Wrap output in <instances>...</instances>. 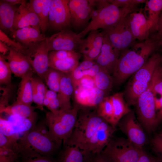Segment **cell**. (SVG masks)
Listing matches in <instances>:
<instances>
[{
  "instance_id": "obj_1",
  "label": "cell",
  "mask_w": 162,
  "mask_h": 162,
  "mask_svg": "<svg viewBox=\"0 0 162 162\" xmlns=\"http://www.w3.org/2000/svg\"><path fill=\"white\" fill-rule=\"evenodd\" d=\"M159 47L153 36L136 43L120 54L112 74L113 84L119 86L139 70Z\"/></svg>"
},
{
  "instance_id": "obj_2",
  "label": "cell",
  "mask_w": 162,
  "mask_h": 162,
  "mask_svg": "<svg viewBox=\"0 0 162 162\" xmlns=\"http://www.w3.org/2000/svg\"><path fill=\"white\" fill-rule=\"evenodd\" d=\"M62 141L50 134L45 119L24 133L17 141L22 146L30 148L41 155L51 157L58 151Z\"/></svg>"
},
{
  "instance_id": "obj_3",
  "label": "cell",
  "mask_w": 162,
  "mask_h": 162,
  "mask_svg": "<svg viewBox=\"0 0 162 162\" xmlns=\"http://www.w3.org/2000/svg\"><path fill=\"white\" fill-rule=\"evenodd\" d=\"M134 11L129 8H118L107 0H95L90 21L78 36L81 38L91 31L104 29Z\"/></svg>"
},
{
  "instance_id": "obj_4",
  "label": "cell",
  "mask_w": 162,
  "mask_h": 162,
  "mask_svg": "<svg viewBox=\"0 0 162 162\" xmlns=\"http://www.w3.org/2000/svg\"><path fill=\"white\" fill-rule=\"evenodd\" d=\"M161 61V55L155 52L131 76L123 93L129 106H135L139 97L148 88L154 71Z\"/></svg>"
},
{
  "instance_id": "obj_5",
  "label": "cell",
  "mask_w": 162,
  "mask_h": 162,
  "mask_svg": "<svg viewBox=\"0 0 162 162\" xmlns=\"http://www.w3.org/2000/svg\"><path fill=\"white\" fill-rule=\"evenodd\" d=\"M90 108L81 107L72 134L65 141L78 146L84 151L87 143L104 120L98 115L96 107Z\"/></svg>"
},
{
  "instance_id": "obj_6",
  "label": "cell",
  "mask_w": 162,
  "mask_h": 162,
  "mask_svg": "<svg viewBox=\"0 0 162 162\" xmlns=\"http://www.w3.org/2000/svg\"><path fill=\"white\" fill-rule=\"evenodd\" d=\"M81 106L75 104L72 108L53 113L46 112V122L50 134L64 142L71 136L75 125Z\"/></svg>"
},
{
  "instance_id": "obj_7",
  "label": "cell",
  "mask_w": 162,
  "mask_h": 162,
  "mask_svg": "<svg viewBox=\"0 0 162 162\" xmlns=\"http://www.w3.org/2000/svg\"><path fill=\"white\" fill-rule=\"evenodd\" d=\"M142 149L127 138L113 136L100 154L106 162H136Z\"/></svg>"
},
{
  "instance_id": "obj_8",
  "label": "cell",
  "mask_w": 162,
  "mask_h": 162,
  "mask_svg": "<svg viewBox=\"0 0 162 162\" xmlns=\"http://www.w3.org/2000/svg\"><path fill=\"white\" fill-rule=\"evenodd\" d=\"M154 97L149 84L147 89L139 97L135 105L139 122L148 133H151L157 127Z\"/></svg>"
},
{
  "instance_id": "obj_9",
  "label": "cell",
  "mask_w": 162,
  "mask_h": 162,
  "mask_svg": "<svg viewBox=\"0 0 162 162\" xmlns=\"http://www.w3.org/2000/svg\"><path fill=\"white\" fill-rule=\"evenodd\" d=\"M113 46L120 53L136 43L130 29L127 15L116 23L103 30Z\"/></svg>"
},
{
  "instance_id": "obj_10",
  "label": "cell",
  "mask_w": 162,
  "mask_h": 162,
  "mask_svg": "<svg viewBox=\"0 0 162 162\" xmlns=\"http://www.w3.org/2000/svg\"><path fill=\"white\" fill-rule=\"evenodd\" d=\"M117 125L134 145L142 148L147 142V138L141 125L137 122L133 111L131 110L124 116Z\"/></svg>"
},
{
  "instance_id": "obj_11",
  "label": "cell",
  "mask_w": 162,
  "mask_h": 162,
  "mask_svg": "<svg viewBox=\"0 0 162 162\" xmlns=\"http://www.w3.org/2000/svg\"><path fill=\"white\" fill-rule=\"evenodd\" d=\"M69 2L68 0H52L48 28L59 32L71 26Z\"/></svg>"
},
{
  "instance_id": "obj_12",
  "label": "cell",
  "mask_w": 162,
  "mask_h": 162,
  "mask_svg": "<svg viewBox=\"0 0 162 162\" xmlns=\"http://www.w3.org/2000/svg\"><path fill=\"white\" fill-rule=\"evenodd\" d=\"M49 52L46 38L40 43L26 49L23 53L28 57L34 73L43 81L49 68Z\"/></svg>"
},
{
  "instance_id": "obj_13",
  "label": "cell",
  "mask_w": 162,
  "mask_h": 162,
  "mask_svg": "<svg viewBox=\"0 0 162 162\" xmlns=\"http://www.w3.org/2000/svg\"><path fill=\"white\" fill-rule=\"evenodd\" d=\"M116 130V127L104 119L85 147L84 151L87 155L90 157L100 154L113 137Z\"/></svg>"
},
{
  "instance_id": "obj_14",
  "label": "cell",
  "mask_w": 162,
  "mask_h": 162,
  "mask_svg": "<svg viewBox=\"0 0 162 162\" xmlns=\"http://www.w3.org/2000/svg\"><path fill=\"white\" fill-rule=\"evenodd\" d=\"M82 40L70 28L63 29L47 38L49 52L61 50L76 52Z\"/></svg>"
},
{
  "instance_id": "obj_15",
  "label": "cell",
  "mask_w": 162,
  "mask_h": 162,
  "mask_svg": "<svg viewBox=\"0 0 162 162\" xmlns=\"http://www.w3.org/2000/svg\"><path fill=\"white\" fill-rule=\"evenodd\" d=\"M95 0H70L68 7L71 26L75 29L86 27L91 19Z\"/></svg>"
},
{
  "instance_id": "obj_16",
  "label": "cell",
  "mask_w": 162,
  "mask_h": 162,
  "mask_svg": "<svg viewBox=\"0 0 162 162\" xmlns=\"http://www.w3.org/2000/svg\"><path fill=\"white\" fill-rule=\"evenodd\" d=\"M103 42V34L98 30L90 32L82 40L79 52L83 55L84 60L94 61L99 55Z\"/></svg>"
},
{
  "instance_id": "obj_17",
  "label": "cell",
  "mask_w": 162,
  "mask_h": 162,
  "mask_svg": "<svg viewBox=\"0 0 162 162\" xmlns=\"http://www.w3.org/2000/svg\"><path fill=\"white\" fill-rule=\"evenodd\" d=\"M130 29L135 40L140 42L148 39L151 35V26L141 10L131 12L127 15Z\"/></svg>"
},
{
  "instance_id": "obj_18",
  "label": "cell",
  "mask_w": 162,
  "mask_h": 162,
  "mask_svg": "<svg viewBox=\"0 0 162 162\" xmlns=\"http://www.w3.org/2000/svg\"><path fill=\"white\" fill-rule=\"evenodd\" d=\"M28 26L40 30L38 16L31 8L29 2L22 0L15 13L13 30H16Z\"/></svg>"
},
{
  "instance_id": "obj_19",
  "label": "cell",
  "mask_w": 162,
  "mask_h": 162,
  "mask_svg": "<svg viewBox=\"0 0 162 162\" xmlns=\"http://www.w3.org/2000/svg\"><path fill=\"white\" fill-rule=\"evenodd\" d=\"M10 33L14 40L26 49L37 44L47 38L40 30L31 26L13 30Z\"/></svg>"
},
{
  "instance_id": "obj_20",
  "label": "cell",
  "mask_w": 162,
  "mask_h": 162,
  "mask_svg": "<svg viewBox=\"0 0 162 162\" xmlns=\"http://www.w3.org/2000/svg\"><path fill=\"white\" fill-rule=\"evenodd\" d=\"M103 34V42L101 51L94 62L112 74L120 53L113 46L107 36Z\"/></svg>"
},
{
  "instance_id": "obj_21",
  "label": "cell",
  "mask_w": 162,
  "mask_h": 162,
  "mask_svg": "<svg viewBox=\"0 0 162 162\" xmlns=\"http://www.w3.org/2000/svg\"><path fill=\"white\" fill-rule=\"evenodd\" d=\"M4 56L15 76L21 78L28 72L33 71L28 57L20 52L10 47L8 54Z\"/></svg>"
},
{
  "instance_id": "obj_22",
  "label": "cell",
  "mask_w": 162,
  "mask_h": 162,
  "mask_svg": "<svg viewBox=\"0 0 162 162\" xmlns=\"http://www.w3.org/2000/svg\"><path fill=\"white\" fill-rule=\"evenodd\" d=\"M74 93L77 104L82 107H96L107 96L96 87L90 89L76 87L74 88Z\"/></svg>"
},
{
  "instance_id": "obj_23",
  "label": "cell",
  "mask_w": 162,
  "mask_h": 162,
  "mask_svg": "<svg viewBox=\"0 0 162 162\" xmlns=\"http://www.w3.org/2000/svg\"><path fill=\"white\" fill-rule=\"evenodd\" d=\"M74 89L70 73L63 72L61 78L58 98L61 104V110H65L72 107L70 99Z\"/></svg>"
},
{
  "instance_id": "obj_24",
  "label": "cell",
  "mask_w": 162,
  "mask_h": 162,
  "mask_svg": "<svg viewBox=\"0 0 162 162\" xmlns=\"http://www.w3.org/2000/svg\"><path fill=\"white\" fill-rule=\"evenodd\" d=\"M63 144V148L59 153L57 162H87L88 157L83 150L67 142Z\"/></svg>"
},
{
  "instance_id": "obj_25",
  "label": "cell",
  "mask_w": 162,
  "mask_h": 162,
  "mask_svg": "<svg viewBox=\"0 0 162 162\" xmlns=\"http://www.w3.org/2000/svg\"><path fill=\"white\" fill-rule=\"evenodd\" d=\"M52 0H31L29 4L38 16L41 32L44 34L48 28L49 16Z\"/></svg>"
},
{
  "instance_id": "obj_26",
  "label": "cell",
  "mask_w": 162,
  "mask_h": 162,
  "mask_svg": "<svg viewBox=\"0 0 162 162\" xmlns=\"http://www.w3.org/2000/svg\"><path fill=\"white\" fill-rule=\"evenodd\" d=\"M33 73V71H30L21 78L17 90V102L32 106L33 100L31 80Z\"/></svg>"
},
{
  "instance_id": "obj_27",
  "label": "cell",
  "mask_w": 162,
  "mask_h": 162,
  "mask_svg": "<svg viewBox=\"0 0 162 162\" xmlns=\"http://www.w3.org/2000/svg\"><path fill=\"white\" fill-rule=\"evenodd\" d=\"M18 8L4 0L0 1V30L5 33H10L13 30L15 15Z\"/></svg>"
},
{
  "instance_id": "obj_28",
  "label": "cell",
  "mask_w": 162,
  "mask_h": 162,
  "mask_svg": "<svg viewBox=\"0 0 162 162\" xmlns=\"http://www.w3.org/2000/svg\"><path fill=\"white\" fill-rule=\"evenodd\" d=\"M109 97L113 110L111 125L116 127L120 120L131 110L124 99L123 92L116 93Z\"/></svg>"
},
{
  "instance_id": "obj_29",
  "label": "cell",
  "mask_w": 162,
  "mask_h": 162,
  "mask_svg": "<svg viewBox=\"0 0 162 162\" xmlns=\"http://www.w3.org/2000/svg\"><path fill=\"white\" fill-rule=\"evenodd\" d=\"M146 4L145 11L148 15L146 16L150 25L151 35V34L154 35L157 31L159 18L162 10V0H147Z\"/></svg>"
},
{
  "instance_id": "obj_30",
  "label": "cell",
  "mask_w": 162,
  "mask_h": 162,
  "mask_svg": "<svg viewBox=\"0 0 162 162\" xmlns=\"http://www.w3.org/2000/svg\"><path fill=\"white\" fill-rule=\"evenodd\" d=\"M36 106L28 105L15 101L11 105H9L0 110V114L5 113L10 116H14L22 118L32 117L37 114L34 111Z\"/></svg>"
},
{
  "instance_id": "obj_31",
  "label": "cell",
  "mask_w": 162,
  "mask_h": 162,
  "mask_svg": "<svg viewBox=\"0 0 162 162\" xmlns=\"http://www.w3.org/2000/svg\"><path fill=\"white\" fill-rule=\"evenodd\" d=\"M81 54L73 57L49 62V67L65 73H71L78 66Z\"/></svg>"
},
{
  "instance_id": "obj_32",
  "label": "cell",
  "mask_w": 162,
  "mask_h": 162,
  "mask_svg": "<svg viewBox=\"0 0 162 162\" xmlns=\"http://www.w3.org/2000/svg\"><path fill=\"white\" fill-rule=\"evenodd\" d=\"M33 102L37 105V109L43 111L44 100L47 88L44 81L38 76H32V80Z\"/></svg>"
},
{
  "instance_id": "obj_33",
  "label": "cell",
  "mask_w": 162,
  "mask_h": 162,
  "mask_svg": "<svg viewBox=\"0 0 162 162\" xmlns=\"http://www.w3.org/2000/svg\"><path fill=\"white\" fill-rule=\"evenodd\" d=\"M8 120L12 124L16 132L19 134L26 132L37 125L38 114L27 118H22L14 116H10Z\"/></svg>"
},
{
  "instance_id": "obj_34",
  "label": "cell",
  "mask_w": 162,
  "mask_h": 162,
  "mask_svg": "<svg viewBox=\"0 0 162 162\" xmlns=\"http://www.w3.org/2000/svg\"><path fill=\"white\" fill-rule=\"evenodd\" d=\"M96 87L104 92L107 95L111 91L114 85L111 74L102 68L93 77Z\"/></svg>"
},
{
  "instance_id": "obj_35",
  "label": "cell",
  "mask_w": 162,
  "mask_h": 162,
  "mask_svg": "<svg viewBox=\"0 0 162 162\" xmlns=\"http://www.w3.org/2000/svg\"><path fill=\"white\" fill-rule=\"evenodd\" d=\"M17 162H57L52 157L41 155L28 148H22Z\"/></svg>"
},
{
  "instance_id": "obj_36",
  "label": "cell",
  "mask_w": 162,
  "mask_h": 162,
  "mask_svg": "<svg viewBox=\"0 0 162 162\" xmlns=\"http://www.w3.org/2000/svg\"><path fill=\"white\" fill-rule=\"evenodd\" d=\"M62 73L55 69L49 68L44 76L43 81L49 89L57 93L58 92Z\"/></svg>"
},
{
  "instance_id": "obj_37",
  "label": "cell",
  "mask_w": 162,
  "mask_h": 162,
  "mask_svg": "<svg viewBox=\"0 0 162 162\" xmlns=\"http://www.w3.org/2000/svg\"><path fill=\"white\" fill-rule=\"evenodd\" d=\"M96 110L98 115L111 125L113 110L109 97H105L96 107Z\"/></svg>"
},
{
  "instance_id": "obj_38",
  "label": "cell",
  "mask_w": 162,
  "mask_h": 162,
  "mask_svg": "<svg viewBox=\"0 0 162 162\" xmlns=\"http://www.w3.org/2000/svg\"><path fill=\"white\" fill-rule=\"evenodd\" d=\"M12 73L5 56L0 54V84L11 85Z\"/></svg>"
},
{
  "instance_id": "obj_39",
  "label": "cell",
  "mask_w": 162,
  "mask_h": 162,
  "mask_svg": "<svg viewBox=\"0 0 162 162\" xmlns=\"http://www.w3.org/2000/svg\"><path fill=\"white\" fill-rule=\"evenodd\" d=\"M108 2L119 8H129L135 11H139L137 6L146 3V0H107Z\"/></svg>"
},
{
  "instance_id": "obj_40",
  "label": "cell",
  "mask_w": 162,
  "mask_h": 162,
  "mask_svg": "<svg viewBox=\"0 0 162 162\" xmlns=\"http://www.w3.org/2000/svg\"><path fill=\"white\" fill-rule=\"evenodd\" d=\"M0 133L8 137H20L12 123L8 120L1 117L0 118Z\"/></svg>"
},
{
  "instance_id": "obj_41",
  "label": "cell",
  "mask_w": 162,
  "mask_h": 162,
  "mask_svg": "<svg viewBox=\"0 0 162 162\" xmlns=\"http://www.w3.org/2000/svg\"><path fill=\"white\" fill-rule=\"evenodd\" d=\"M19 139L16 137H8L0 133V147L13 150L17 153V141Z\"/></svg>"
},
{
  "instance_id": "obj_42",
  "label": "cell",
  "mask_w": 162,
  "mask_h": 162,
  "mask_svg": "<svg viewBox=\"0 0 162 162\" xmlns=\"http://www.w3.org/2000/svg\"><path fill=\"white\" fill-rule=\"evenodd\" d=\"M80 53L77 52L62 50L51 51L49 52V62L73 57Z\"/></svg>"
},
{
  "instance_id": "obj_43",
  "label": "cell",
  "mask_w": 162,
  "mask_h": 162,
  "mask_svg": "<svg viewBox=\"0 0 162 162\" xmlns=\"http://www.w3.org/2000/svg\"><path fill=\"white\" fill-rule=\"evenodd\" d=\"M0 41L16 50L23 53L26 49L19 42L8 37L5 33L0 30Z\"/></svg>"
},
{
  "instance_id": "obj_44",
  "label": "cell",
  "mask_w": 162,
  "mask_h": 162,
  "mask_svg": "<svg viewBox=\"0 0 162 162\" xmlns=\"http://www.w3.org/2000/svg\"><path fill=\"white\" fill-rule=\"evenodd\" d=\"M18 157L16 152L0 147V162H17Z\"/></svg>"
},
{
  "instance_id": "obj_45",
  "label": "cell",
  "mask_w": 162,
  "mask_h": 162,
  "mask_svg": "<svg viewBox=\"0 0 162 162\" xmlns=\"http://www.w3.org/2000/svg\"><path fill=\"white\" fill-rule=\"evenodd\" d=\"M73 84L74 89L76 87L90 89L95 87L93 77L88 76H83Z\"/></svg>"
},
{
  "instance_id": "obj_46",
  "label": "cell",
  "mask_w": 162,
  "mask_h": 162,
  "mask_svg": "<svg viewBox=\"0 0 162 162\" xmlns=\"http://www.w3.org/2000/svg\"><path fill=\"white\" fill-rule=\"evenodd\" d=\"M151 142L153 150L157 155V158L162 161V136L158 134H155Z\"/></svg>"
},
{
  "instance_id": "obj_47",
  "label": "cell",
  "mask_w": 162,
  "mask_h": 162,
  "mask_svg": "<svg viewBox=\"0 0 162 162\" xmlns=\"http://www.w3.org/2000/svg\"><path fill=\"white\" fill-rule=\"evenodd\" d=\"M102 68L95 63L88 69L84 70H81L83 76H88L93 77L101 70Z\"/></svg>"
},
{
  "instance_id": "obj_48",
  "label": "cell",
  "mask_w": 162,
  "mask_h": 162,
  "mask_svg": "<svg viewBox=\"0 0 162 162\" xmlns=\"http://www.w3.org/2000/svg\"><path fill=\"white\" fill-rule=\"evenodd\" d=\"M154 35L157 40L162 36V10L159 18L157 31Z\"/></svg>"
},
{
  "instance_id": "obj_49",
  "label": "cell",
  "mask_w": 162,
  "mask_h": 162,
  "mask_svg": "<svg viewBox=\"0 0 162 162\" xmlns=\"http://www.w3.org/2000/svg\"><path fill=\"white\" fill-rule=\"evenodd\" d=\"M136 162H151V156L149 155L142 149Z\"/></svg>"
},
{
  "instance_id": "obj_50",
  "label": "cell",
  "mask_w": 162,
  "mask_h": 162,
  "mask_svg": "<svg viewBox=\"0 0 162 162\" xmlns=\"http://www.w3.org/2000/svg\"><path fill=\"white\" fill-rule=\"evenodd\" d=\"M10 50V47L5 43L0 41V54L5 56L7 53H8Z\"/></svg>"
},
{
  "instance_id": "obj_51",
  "label": "cell",
  "mask_w": 162,
  "mask_h": 162,
  "mask_svg": "<svg viewBox=\"0 0 162 162\" xmlns=\"http://www.w3.org/2000/svg\"><path fill=\"white\" fill-rule=\"evenodd\" d=\"M88 161L90 162H106L100 154L91 156Z\"/></svg>"
},
{
  "instance_id": "obj_52",
  "label": "cell",
  "mask_w": 162,
  "mask_h": 162,
  "mask_svg": "<svg viewBox=\"0 0 162 162\" xmlns=\"http://www.w3.org/2000/svg\"><path fill=\"white\" fill-rule=\"evenodd\" d=\"M4 1L10 4L16 5L17 4H20L22 0H4Z\"/></svg>"
},
{
  "instance_id": "obj_53",
  "label": "cell",
  "mask_w": 162,
  "mask_h": 162,
  "mask_svg": "<svg viewBox=\"0 0 162 162\" xmlns=\"http://www.w3.org/2000/svg\"><path fill=\"white\" fill-rule=\"evenodd\" d=\"M151 162H162V161L158 159L157 158L151 156Z\"/></svg>"
},
{
  "instance_id": "obj_54",
  "label": "cell",
  "mask_w": 162,
  "mask_h": 162,
  "mask_svg": "<svg viewBox=\"0 0 162 162\" xmlns=\"http://www.w3.org/2000/svg\"><path fill=\"white\" fill-rule=\"evenodd\" d=\"M158 42L159 47H162V36L158 40Z\"/></svg>"
},
{
  "instance_id": "obj_55",
  "label": "cell",
  "mask_w": 162,
  "mask_h": 162,
  "mask_svg": "<svg viewBox=\"0 0 162 162\" xmlns=\"http://www.w3.org/2000/svg\"><path fill=\"white\" fill-rule=\"evenodd\" d=\"M162 136V129L158 134Z\"/></svg>"
},
{
  "instance_id": "obj_56",
  "label": "cell",
  "mask_w": 162,
  "mask_h": 162,
  "mask_svg": "<svg viewBox=\"0 0 162 162\" xmlns=\"http://www.w3.org/2000/svg\"><path fill=\"white\" fill-rule=\"evenodd\" d=\"M161 62L162 64V54L161 55Z\"/></svg>"
},
{
  "instance_id": "obj_57",
  "label": "cell",
  "mask_w": 162,
  "mask_h": 162,
  "mask_svg": "<svg viewBox=\"0 0 162 162\" xmlns=\"http://www.w3.org/2000/svg\"><path fill=\"white\" fill-rule=\"evenodd\" d=\"M87 162H90L88 161H87Z\"/></svg>"
}]
</instances>
